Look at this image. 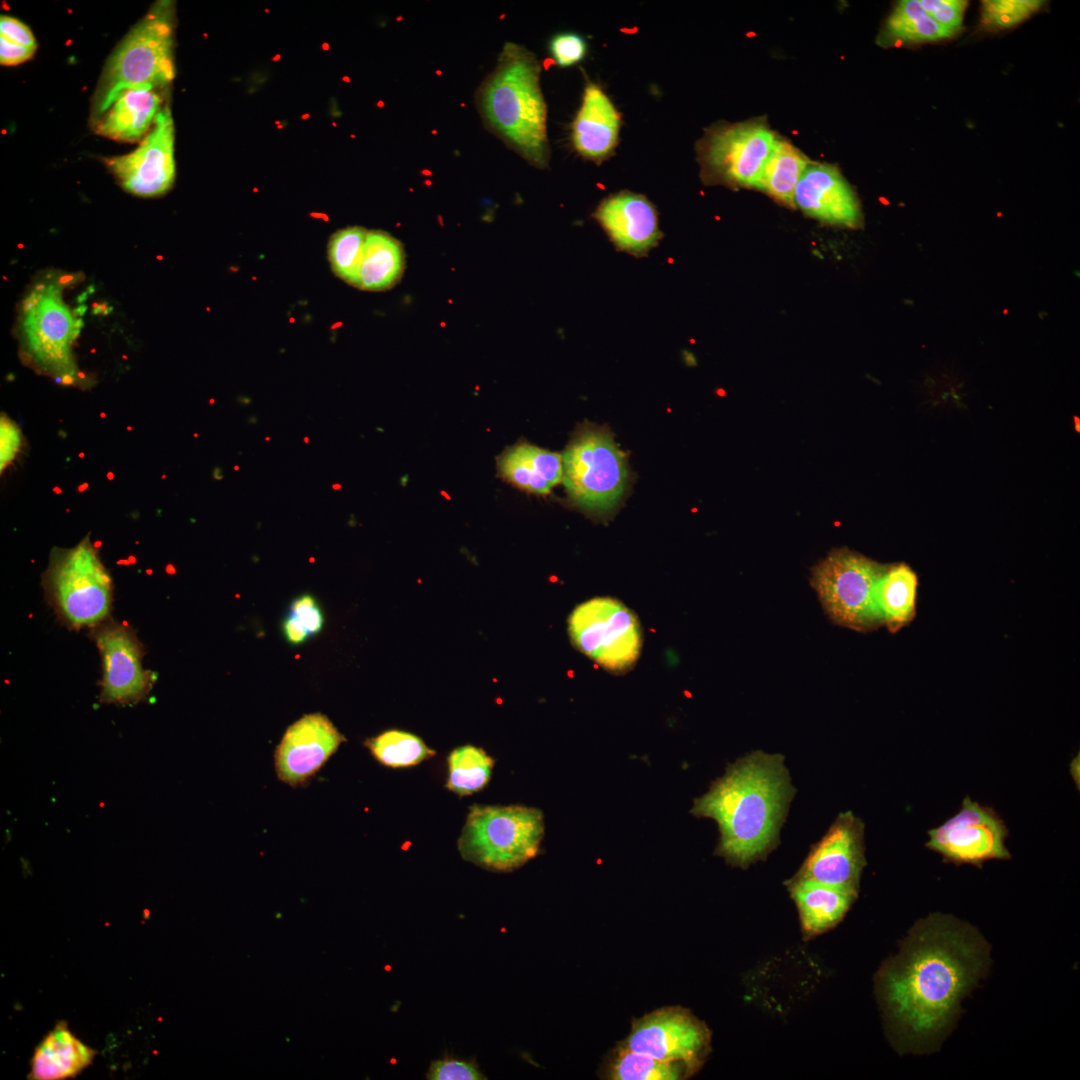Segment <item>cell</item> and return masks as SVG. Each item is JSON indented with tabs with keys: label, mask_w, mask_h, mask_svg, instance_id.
Masks as SVG:
<instances>
[{
	"label": "cell",
	"mask_w": 1080,
	"mask_h": 1080,
	"mask_svg": "<svg viewBox=\"0 0 1080 1080\" xmlns=\"http://www.w3.org/2000/svg\"><path fill=\"white\" fill-rule=\"evenodd\" d=\"M265 440H266V441H269V440H270V438H269V437H266V438H265Z\"/></svg>",
	"instance_id": "cell-61"
},
{
	"label": "cell",
	"mask_w": 1080,
	"mask_h": 1080,
	"mask_svg": "<svg viewBox=\"0 0 1080 1080\" xmlns=\"http://www.w3.org/2000/svg\"><path fill=\"white\" fill-rule=\"evenodd\" d=\"M544 818L523 805H473L458 839L461 857L493 872H511L539 852Z\"/></svg>",
	"instance_id": "cell-5"
},
{
	"label": "cell",
	"mask_w": 1080,
	"mask_h": 1080,
	"mask_svg": "<svg viewBox=\"0 0 1080 1080\" xmlns=\"http://www.w3.org/2000/svg\"><path fill=\"white\" fill-rule=\"evenodd\" d=\"M620 115L605 92L595 83L585 86L582 103L572 125V142L585 159L600 164L618 143Z\"/></svg>",
	"instance_id": "cell-20"
},
{
	"label": "cell",
	"mask_w": 1080,
	"mask_h": 1080,
	"mask_svg": "<svg viewBox=\"0 0 1080 1080\" xmlns=\"http://www.w3.org/2000/svg\"><path fill=\"white\" fill-rule=\"evenodd\" d=\"M214 402H215V400H214V399H211V400L209 401V403H210V404H213Z\"/></svg>",
	"instance_id": "cell-57"
},
{
	"label": "cell",
	"mask_w": 1080,
	"mask_h": 1080,
	"mask_svg": "<svg viewBox=\"0 0 1080 1080\" xmlns=\"http://www.w3.org/2000/svg\"><path fill=\"white\" fill-rule=\"evenodd\" d=\"M289 615L304 627L309 636L317 634L324 623L320 608L315 599L308 594L298 597L291 603Z\"/></svg>",
	"instance_id": "cell-38"
},
{
	"label": "cell",
	"mask_w": 1080,
	"mask_h": 1080,
	"mask_svg": "<svg viewBox=\"0 0 1080 1080\" xmlns=\"http://www.w3.org/2000/svg\"><path fill=\"white\" fill-rule=\"evenodd\" d=\"M562 480L572 502L586 514L606 518L628 484L625 454L600 427L583 426L562 456Z\"/></svg>",
	"instance_id": "cell-7"
},
{
	"label": "cell",
	"mask_w": 1080,
	"mask_h": 1080,
	"mask_svg": "<svg viewBox=\"0 0 1080 1080\" xmlns=\"http://www.w3.org/2000/svg\"><path fill=\"white\" fill-rule=\"evenodd\" d=\"M809 160L789 142L777 139L755 186L787 206L794 205V193Z\"/></svg>",
	"instance_id": "cell-28"
},
{
	"label": "cell",
	"mask_w": 1080,
	"mask_h": 1080,
	"mask_svg": "<svg viewBox=\"0 0 1080 1080\" xmlns=\"http://www.w3.org/2000/svg\"><path fill=\"white\" fill-rule=\"evenodd\" d=\"M23 328L28 347L44 365L68 370L72 375L70 344L77 337L82 320H74L55 285L32 292L23 304Z\"/></svg>",
	"instance_id": "cell-16"
},
{
	"label": "cell",
	"mask_w": 1080,
	"mask_h": 1080,
	"mask_svg": "<svg viewBox=\"0 0 1080 1080\" xmlns=\"http://www.w3.org/2000/svg\"><path fill=\"white\" fill-rule=\"evenodd\" d=\"M777 139L762 121L711 126L696 148L703 182L755 188Z\"/></svg>",
	"instance_id": "cell-10"
},
{
	"label": "cell",
	"mask_w": 1080,
	"mask_h": 1080,
	"mask_svg": "<svg viewBox=\"0 0 1080 1080\" xmlns=\"http://www.w3.org/2000/svg\"><path fill=\"white\" fill-rule=\"evenodd\" d=\"M784 760L781 754L752 752L730 764L709 791L695 799L691 814L717 822L715 853L728 863L747 867L779 843L795 796Z\"/></svg>",
	"instance_id": "cell-2"
},
{
	"label": "cell",
	"mask_w": 1080,
	"mask_h": 1080,
	"mask_svg": "<svg viewBox=\"0 0 1080 1080\" xmlns=\"http://www.w3.org/2000/svg\"><path fill=\"white\" fill-rule=\"evenodd\" d=\"M88 487H89V484H88V483H86V482H85V483H82V484H80V485H79V486L77 487V491H78L79 493H82V492H84V491H85V490H86V489H87Z\"/></svg>",
	"instance_id": "cell-42"
},
{
	"label": "cell",
	"mask_w": 1080,
	"mask_h": 1080,
	"mask_svg": "<svg viewBox=\"0 0 1080 1080\" xmlns=\"http://www.w3.org/2000/svg\"><path fill=\"white\" fill-rule=\"evenodd\" d=\"M132 429H133V428H132V427H130V426H129V427H127V430H128V431H131Z\"/></svg>",
	"instance_id": "cell-58"
},
{
	"label": "cell",
	"mask_w": 1080,
	"mask_h": 1080,
	"mask_svg": "<svg viewBox=\"0 0 1080 1080\" xmlns=\"http://www.w3.org/2000/svg\"><path fill=\"white\" fill-rule=\"evenodd\" d=\"M498 470L504 479L522 490L547 494L562 480V456L528 443H519L499 457Z\"/></svg>",
	"instance_id": "cell-24"
},
{
	"label": "cell",
	"mask_w": 1080,
	"mask_h": 1080,
	"mask_svg": "<svg viewBox=\"0 0 1080 1080\" xmlns=\"http://www.w3.org/2000/svg\"><path fill=\"white\" fill-rule=\"evenodd\" d=\"M106 476H107L108 480H113L114 477H115V475H114V473L112 471H108Z\"/></svg>",
	"instance_id": "cell-45"
},
{
	"label": "cell",
	"mask_w": 1080,
	"mask_h": 1080,
	"mask_svg": "<svg viewBox=\"0 0 1080 1080\" xmlns=\"http://www.w3.org/2000/svg\"><path fill=\"white\" fill-rule=\"evenodd\" d=\"M550 50L558 65L570 66L585 57L586 43L577 34L564 33L556 35L552 39Z\"/></svg>",
	"instance_id": "cell-37"
},
{
	"label": "cell",
	"mask_w": 1080,
	"mask_h": 1080,
	"mask_svg": "<svg viewBox=\"0 0 1080 1080\" xmlns=\"http://www.w3.org/2000/svg\"><path fill=\"white\" fill-rule=\"evenodd\" d=\"M161 104L162 98L155 88L129 89L95 121V132L115 141H138L152 128Z\"/></svg>",
	"instance_id": "cell-21"
},
{
	"label": "cell",
	"mask_w": 1080,
	"mask_h": 1080,
	"mask_svg": "<svg viewBox=\"0 0 1080 1080\" xmlns=\"http://www.w3.org/2000/svg\"><path fill=\"white\" fill-rule=\"evenodd\" d=\"M568 634L578 651L614 674L630 671L643 645L637 616L611 597H595L576 606L568 618Z\"/></svg>",
	"instance_id": "cell-9"
},
{
	"label": "cell",
	"mask_w": 1080,
	"mask_h": 1080,
	"mask_svg": "<svg viewBox=\"0 0 1080 1080\" xmlns=\"http://www.w3.org/2000/svg\"><path fill=\"white\" fill-rule=\"evenodd\" d=\"M884 569L857 552L835 549L812 569L811 584L836 624L868 631L882 624L876 587Z\"/></svg>",
	"instance_id": "cell-8"
},
{
	"label": "cell",
	"mask_w": 1080,
	"mask_h": 1080,
	"mask_svg": "<svg viewBox=\"0 0 1080 1080\" xmlns=\"http://www.w3.org/2000/svg\"><path fill=\"white\" fill-rule=\"evenodd\" d=\"M105 416H106L105 413H100L101 418H105Z\"/></svg>",
	"instance_id": "cell-55"
},
{
	"label": "cell",
	"mask_w": 1080,
	"mask_h": 1080,
	"mask_svg": "<svg viewBox=\"0 0 1080 1080\" xmlns=\"http://www.w3.org/2000/svg\"><path fill=\"white\" fill-rule=\"evenodd\" d=\"M917 576L906 564L885 566L877 583L876 603L882 624L894 633L916 614Z\"/></svg>",
	"instance_id": "cell-26"
},
{
	"label": "cell",
	"mask_w": 1080,
	"mask_h": 1080,
	"mask_svg": "<svg viewBox=\"0 0 1080 1080\" xmlns=\"http://www.w3.org/2000/svg\"><path fill=\"white\" fill-rule=\"evenodd\" d=\"M707 1040L705 1028L690 1014L665 1008L634 1021L622 1046L691 1069L696 1067Z\"/></svg>",
	"instance_id": "cell-15"
},
{
	"label": "cell",
	"mask_w": 1080,
	"mask_h": 1080,
	"mask_svg": "<svg viewBox=\"0 0 1080 1080\" xmlns=\"http://www.w3.org/2000/svg\"><path fill=\"white\" fill-rule=\"evenodd\" d=\"M321 49L323 51H328V50H330V45L327 42H324V43L321 44Z\"/></svg>",
	"instance_id": "cell-43"
},
{
	"label": "cell",
	"mask_w": 1080,
	"mask_h": 1080,
	"mask_svg": "<svg viewBox=\"0 0 1080 1080\" xmlns=\"http://www.w3.org/2000/svg\"><path fill=\"white\" fill-rule=\"evenodd\" d=\"M304 442H305V443H309V437H307V436H306V437H304Z\"/></svg>",
	"instance_id": "cell-52"
},
{
	"label": "cell",
	"mask_w": 1080,
	"mask_h": 1080,
	"mask_svg": "<svg viewBox=\"0 0 1080 1080\" xmlns=\"http://www.w3.org/2000/svg\"><path fill=\"white\" fill-rule=\"evenodd\" d=\"M283 630L286 639L296 645L304 642L309 636L304 627L290 615L284 621Z\"/></svg>",
	"instance_id": "cell-40"
},
{
	"label": "cell",
	"mask_w": 1080,
	"mask_h": 1080,
	"mask_svg": "<svg viewBox=\"0 0 1080 1080\" xmlns=\"http://www.w3.org/2000/svg\"><path fill=\"white\" fill-rule=\"evenodd\" d=\"M535 56L507 44L482 92L489 123L511 146L537 167L548 164L547 110Z\"/></svg>",
	"instance_id": "cell-3"
},
{
	"label": "cell",
	"mask_w": 1080,
	"mask_h": 1080,
	"mask_svg": "<svg viewBox=\"0 0 1080 1080\" xmlns=\"http://www.w3.org/2000/svg\"><path fill=\"white\" fill-rule=\"evenodd\" d=\"M52 491L57 495H60L62 493L61 488L58 486L53 487Z\"/></svg>",
	"instance_id": "cell-44"
},
{
	"label": "cell",
	"mask_w": 1080,
	"mask_h": 1080,
	"mask_svg": "<svg viewBox=\"0 0 1080 1080\" xmlns=\"http://www.w3.org/2000/svg\"><path fill=\"white\" fill-rule=\"evenodd\" d=\"M797 905L803 929L821 933L836 925L858 896V891L793 877L787 883Z\"/></svg>",
	"instance_id": "cell-23"
},
{
	"label": "cell",
	"mask_w": 1080,
	"mask_h": 1080,
	"mask_svg": "<svg viewBox=\"0 0 1080 1080\" xmlns=\"http://www.w3.org/2000/svg\"><path fill=\"white\" fill-rule=\"evenodd\" d=\"M794 205L828 224L857 227L861 222L856 195L839 170L829 164L806 166L795 189Z\"/></svg>",
	"instance_id": "cell-18"
},
{
	"label": "cell",
	"mask_w": 1080,
	"mask_h": 1080,
	"mask_svg": "<svg viewBox=\"0 0 1080 1080\" xmlns=\"http://www.w3.org/2000/svg\"><path fill=\"white\" fill-rule=\"evenodd\" d=\"M405 255L398 240L382 231H368L355 287L383 291L402 277Z\"/></svg>",
	"instance_id": "cell-25"
},
{
	"label": "cell",
	"mask_w": 1080,
	"mask_h": 1080,
	"mask_svg": "<svg viewBox=\"0 0 1080 1080\" xmlns=\"http://www.w3.org/2000/svg\"><path fill=\"white\" fill-rule=\"evenodd\" d=\"M172 14L170 2L155 3L110 55L93 98L95 121L123 92L158 89L174 79Z\"/></svg>",
	"instance_id": "cell-4"
},
{
	"label": "cell",
	"mask_w": 1080,
	"mask_h": 1080,
	"mask_svg": "<svg viewBox=\"0 0 1080 1080\" xmlns=\"http://www.w3.org/2000/svg\"><path fill=\"white\" fill-rule=\"evenodd\" d=\"M366 746L378 762L391 768L414 766L435 755L419 736L396 729L369 739Z\"/></svg>",
	"instance_id": "cell-30"
},
{
	"label": "cell",
	"mask_w": 1080,
	"mask_h": 1080,
	"mask_svg": "<svg viewBox=\"0 0 1080 1080\" xmlns=\"http://www.w3.org/2000/svg\"><path fill=\"white\" fill-rule=\"evenodd\" d=\"M309 118H310V114H309V113H305V114L301 115V119H303V120H305V119H309Z\"/></svg>",
	"instance_id": "cell-47"
},
{
	"label": "cell",
	"mask_w": 1080,
	"mask_h": 1080,
	"mask_svg": "<svg viewBox=\"0 0 1080 1080\" xmlns=\"http://www.w3.org/2000/svg\"><path fill=\"white\" fill-rule=\"evenodd\" d=\"M102 661L99 701L120 706L135 705L149 695L156 675L144 669V647L127 624L106 619L92 627Z\"/></svg>",
	"instance_id": "cell-11"
},
{
	"label": "cell",
	"mask_w": 1080,
	"mask_h": 1080,
	"mask_svg": "<svg viewBox=\"0 0 1080 1080\" xmlns=\"http://www.w3.org/2000/svg\"><path fill=\"white\" fill-rule=\"evenodd\" d=\"M264 11H265V13H269V12H270V10H269V9H265Z\"/></svg>",
	"instance_id": "cell-59"
},
{
	"label": "cell",
	"mask_w": 1080,
	"mask_h": 1080,
	"mask_svg": "<svg viewBox=\"0 0 1080 1080\" xmlns=\"http://www.w3.org/2000/svg\"><path fill=\"white\" fill-rule=\"evenodd\" d=\"M367 233L362 227H348L334 233L328 244L334 274L352 286L357 279Z\"/></svg>",
	"instance_id": "cell-32"
},
{
	"label": "cell",
	"mask_w": 1080,
	"mask_h": 1080,
	"mask_svg": "<svg viewBox=\"0 0 1080 1080\" xmlns=\"http://www.w3.org/2000/svg\"><path fill=\"white\" fill-rule=\"evenodd\" d=\"M332 126L336 127V126H337V124H336L335 122H332Z\"/></svg>",
	"instance_id": "cell-60"
},
{
	"label": "cell",
	"mask_w": 1080,
	"mask_h": 1080,
	"mask_svg": "<svg viewBox=\"0 0 1080 1080\" xmlns=\"http://www.w3.org/2000/svg\"><path fill=\"white\" fill-rule=\"evenodd\" d=\"M378 106H381V107H382V106H383V102H382V101H379V102H378Z\"/></svg>",
	"instance_id": "cell-56"
},
{
	"label": "cell",
	"mask_w": 1080,
	"mask_h": 1080,
	"mask_svg": "<svg viewBox=\"0 0 1080 1080\" xmlns=\"http://www.w3.org/2000/svg\"><path fill=\"white\" fill-rule=\"evenodd\" d=\"M921 6L935 21L958 31L962 28L964 11L967 6L962 0H919Z\"/></svg>",
	"instance_id": "cell-36"
},
{
	"label": "cell",
	"mask_w": 1080,
	"mask_h": 1080,
	"mask_svg": "<svg viewBox=\"0 0 1080 1080\" xmlns=\"http://www.w3.org/2000/svg\"><path fill=\"white\" fill-rule=\"evenodd\" d=\"M342 81L350 82V78L348 76H343Z\"/></svg>",
	"instance_id": "cell-50"
},
{
	"label": "cell",
	"mask_w": 1080,
	"mask_h": 1080,
	"mask_svg": "<svg viewBox=\"0 0 1080 1080\" xmlns=\"http://www.w3.org/2000/svg\"><path fill=\"white\" fill-rule=\"evenodd\" d=\"M594 217L620 250L635 256L647 254L662 236L654 205L640 194L611 195L600 203Z\"/></svg>",
	"instance_id": "cell-19"
},
{
	"label": "cell",
	"mask_w": 1080,
	"mask_h": 1080,
	"mask_svg": "<svg viewBox=\"0 0 1080 1080\" xmlns=\"http://www.w3.org/2000/svg\"><path fill=\"white\" fill-rule=\"evenodd\" d=\"M447 766L446 787L460 796H465L482 790L488 784L494 760L482 748L463 745L451 751Z\"/></svg>",
	"instance_id": "cell-29"
},
{
	"label": "cell",
	"mask_w": 1080,
	"mask_h": 1080,
	"mask_svg": "<svg viewBox=\"0 0 1080 1080\" xmlns=\"http://www.w3.org/2000/svg\"><path fill=\"white\" fill-rule=\"evenodd\" d=\"M129 193L155 197L170 189L175 177L174 124L170 109L163 107L152 128L132 152L104 159Z\"/></svg>",
	"instance_id": "cell-13"
},
{
	"label": "cell",
	"mask_w": 1080,
	"mask_h": 1080,
	"mask_svg": "<svg viewBox=\"0 0 1080 1080\" xmlns=\"http://www.w3.org/2000/svg\"><path fill=\"white\" fill-rule=\"evenodd\" d=\"M344 741L329 718L321 713L304 715L290 725L275 752L280 780L295 786L304 783L325 764Z\"/></svg>",
	"instance_id": "cell-17"
},
{
	"label": "cell",
	"mask_w": 1080,
	"mask_h": 1080,
	"mask_svg": "<svg viewBox=\"0 0 1080 1080\" xmlns=\"http://www.w3.org/2000/svg\"><path fill=\"white\" fill-rule=\"evenodd\" d=\"M332 488H333L334 490H338V489H340V488H341V485H340V484H333V485H332Z\"/></svg>",
	"instance_id": "cell-48"
},
{
	"label": "cell",
	"mask_w": 1080,
	"mask_h": 1080,
	"mask_svg": "<svg viewBox=\"0 0 1080 1080\" xmlns=\"http://www.w3.org/2000/svg\"><path fill=\"white\" fill-rule=\"evenodd\" d=\"M284 127H285L284 124H280V125L277 126L278 129H283Z\"/></svg>",
	"instance_id": "cell-51"
},
{
	"label": "cell",
	"mask_w": 1080,
	"mask_h": 1080,
	"mask_svg": "<svg viewBox=\"0 0 1080 1080\" xmlns=\"http://www.w3.org/2000/svg\"><path fill=\"white\" fill-rule=\"evenodd\" d=\"M213 477H214V478H215L216 480H221V479H223V472H222V469H221L220 467H215V468H214V470H213Z\"/></svg>",
	"instance_id": "cell-41"
},
{
	"label": "cell",
	"mask_w": 1080,
	"mask_h": 1080,
	"mask_svg": "<svg viewBox=\"0 0 1080 1080\" xmlns=\"http://www.w3.org/2000/svg\"><path fill=\"white\" fill-rule=\"evenodd\" d=\"M37 44L30 28L20 20L2 15L0 17V62L15 66L31 59Z\"/></svg>",
	"instance_id": "cell-33"
},
{
	"label": "cell",
	"mask_w": 1080,
	"mask_h": 1080,
	"mask_svg": "<svg viewBox=\"0 0 1080 1080\" xmlns=\"http://www.w3.org/2000/svg\"><path fill=\"white\" fill-rule=\"evenodd\" d=\"M686 1069L688 1068L682 1064L661 1061L621 1046L610 1064L609 1078L614 1080H675L680 1079Z\"/></svg>",
	"instance_id": "cell-31"
},
{
	"label": "cell",
	"mask_w": 1080,
	"mask_h": 1080,
	"mask_svg": "<svg viewBox=\"0 0 1080 1080\" xmlns=\"http://www.w3.org/2000/svg\"><path fill=\"white\" fill-rule=\"evenodd\" d=\"M248 421H249V423L252 424V422H253V424H254V423H256L257 420H256V417H251V418L248 419Z\"/></svg>",
	"instance_id": "cell-49"
},
{
	"label": "cell",
	"mask_w": 1080,
	"mask_h": 1080,
	"mask_svg": "<svg viewBox=\"0 0 1080 1080\" xmlns=\"http://www.w3.org/2000/svg\"><path fill=\"white\" fill-rule=\"evenodd\" d=\"M20 432L16 426L1 417V470L14 459L20 446Z\"/></svg>",
	"instance_id": "cell-39"
},
{
	"label": "cell",
	"mask_w": 1080,
	"mask_h": 1080,
	"mask_svg": "<svg viewBox=\"0 0 1080 1080\" xmlns=\"http://www.w3.org/2000/svg\"><path fill=\"white\" fill-rule=\"evenodd\" d=\"M96 1052L77 1038L63 1021L50 1030L34 1050L29 1078L63 1080L90 1066Z\"/></svg>",
	"instance_id": "cell-22"
},
{
	"label": "cell",
	"mask_w": 1080,
	"mask_h": 1080,
	"mask_svg": "<svg viewBox=\"0 0 1080 1080\" xmlns=\"http://www.w3.org/2000/svg\"><path fill=\"white\" fill-rule=\"evenodd\" d=\"M430 1080H482L486 1077L474 1062L451 1058L436 1060L431 1063L427 1073Z\"/></svg>",
	"instance_id": "cell-35"
},
{
	"label": "cell",
	"mask_w": 1080,
	"mask_h": 1080,
	"mask_svg": "<svg viewBox=\"0 0 1080 1080\" xmlns=\"http://www.w3.org/2000/svg\"><path fill=\"white\" fill-rule=\"evenodd\" d=\"M956 33L928 15L919 0H904L894 8L879 39L882 45H901L938 41Z\"/></svg>",
	"instance_id": "cell-27"
},
{
	"label": "cell",
	"mask_w": 1080,
	"mask_h": 1080,
	"mask_svg": "<svg viewBox=\"0 0 1080 1080\" xmlns=\"http://www.w3.org/2000/svg\"><path fill=\"white\" fill-rule=\"evenodd\" d=\"M234 470H235V471H238V470H239V466H238V465H235V466H234Z\"/></svg>",
	"instance_id": "cell-54"
},
{
	"label": "cell",
	"mask_w": 1080,
	"mask_h": 1080,
	"mask_svg": "<svg viewBox=\"0 0 1080 1080\" xmlns=\"http://www.w3.org/2000/svg\"><path fill=\"white\" fill-rule=\"evenodd\" d=\"M864 830L863 821L853 812L840 813L811 847L795 877L858 891L866 865Z\"/></svg>",
	"instance_id": "cell-14"
},
{
	"label": "cell",
	"mask_w": 1080,
	"mask_h": 1080,
	"mask_svg": "<svg viewBox=\"0 0 1080 1080\" xmlns=\"http://www.w3.org/2000/svg\"><path fill=\"white\" fill-rule=\"evenodd\" d=\"M1007 835L1004 821L992 808L966 796L957 814L928 831L925 846L948 862L980 867L987 860L1010 859Z\"/></svg>",
	"instance_id": "cell-12"
},
{
	"label": "cell",
	"mask_w": 1080,
	"mask_h": 1080,
	"mask_svg": "<svg viewBox=\"0 0 1080 1080\" xmlns=\"http://www.w3.org/2000/svg\"><path fill=\"white\" fill-rule=\"evenodd\" d=\"M280 59H281V54L277 53V54H275V55H274V57L272 58V61L276 62V61H279Z\"/></svg>",
	"instance_id": "cell-46"
},
{
	"label": "cell",
	"mask_w": 1080,
	"mask_h": 1080,
	"mask_svg": "<svg viewBox=\"0 0 1080 1080\" xmlns=\"http://www.w3.org/2000/svg\"><path fill=\"white\" fill-rule=\"evenodd\" d=\"M84 456H85V454L83 452L79 453L80 458H83Z\"/></svg>",
	"instance_id": "cell-53"
},
{
	"label": "cell",
	"mask_w": 1080,
	"mask_h": 1080,
	"mask_svg": "<svg viewBox=\"0 0 1080 1080\" xmlns=\"http://www.w3.org/2000/svg\"><path fill=\"white\" fill-rule=\"evenodd\" d=\"M97 548L86 538L71 549H55L42 577L45 597L60 621L77 630L108 619L113 583Z\"/></svg>",
	"instance_id": "cell-6"
},
{
	"label": "cell",
	"mask_w": 1080,
	"mask_h": 1080,
	"mask_svg": "<svg viewBox=\"0 0 1080 1080\" xmlns=\"http://www.w3.org/2000/svg\"><path fill=\"white\" fill-rule=\"evenodd\" d=\"M1043 1L1037 0H987L982 2L981 24L987 29L1013 27L1036 13Z\"/></svg>",
	"instance_id": "cell-34"
},
{
	"label": "cell",
	"mask_w": 1080,
	"mask_h": 1080,
	"mask_svg": "<svg viewBox=\"0 0 1080 1080\" xmlns=\"http://www.w3.org/2000/svg\"><path fill=\"white\" fill-rule=\"evenodd\" d=\"M984 967L981 941L944 916L923 921L883 975L892 1017L916 1042L939 1036Z\"/></svg>",
	"instance_id": "cell-1"
}]
</instances>
